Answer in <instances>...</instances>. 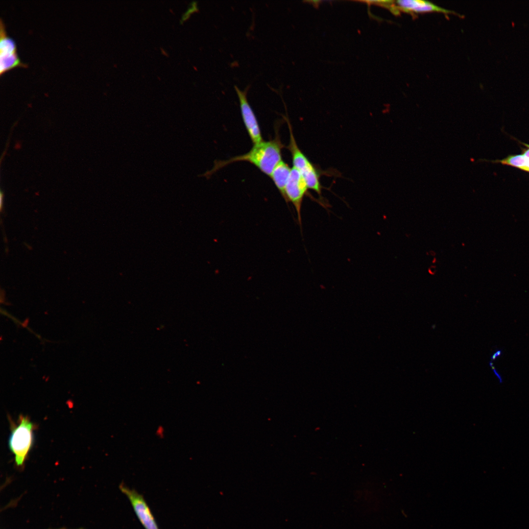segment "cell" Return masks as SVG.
Masks as SVG:
<instances>
[{
  "mask_svg": "<svg viewBox=\"0 0 529 529\" xmlns=\"http://www.w3.org/2000/svg\"><path fill=\"white\" fill-rule=\"evenodd\" d=\"M308 188L301 172L292 168L286 185L285 194L287 204L290 202L293 205L297 214L298 223L301 229V208L304 197L308 193Z\"/></svg>",
  "mask_w": 529,
  "mask_h": 529,
  "instance_id": "5",
  "label": "cell"
},
{
  "mask_svg": "<svg viewBox=\"0 0 529 529\" xmlns=\"http://www.w3.org/2000/svg\"><path fill=\"white\" fill-rule=\"evenodd\" d=\"M235 89L240 101L242 119L250 139L254 144L261 142L263 139L260 127L247 98L248 87L243 91L236 86H235Z\"/></svg>",
  "mask_w": 529,
  "mask_h": 529,
  "instance_id": "6",
  "label": "cell"
},
{
  "mask_svg": "<svg viewBox=\"0 0 529 529\" xmlns=\"http://www.w3.org/2000/svg\"><path fill=\"white\" fill-rule=\"evenodd\" d=\"M15 67H27L17 53L14 40L7 35L5 25L0 20V75Z\"/></svg>",
  "mask_w": 529,
  "mask_h": 529,
  "instance_id": "4",
  "label": "cell"
},
{
  "mask_svg": "<svg viewBox=\"0 0 529 529\" xmlns=\"http://www.w3.org/2000/svg\"><path fill=\"white\" fill-rule=\"evenodd\" d=\"M3 193H2V192H0V209L1 210L2 209V205L3 197Z\"/></svg>",
  "mask_w": 529,
  "mask_h": 529,
  "instance_id": "14",
  "label": "cell"
},
{
  "mask_svg": "<svg viewBox=\"0 0 529 529\" xmlns=\"http://www.w3.org/2000/svg\"><path fill=\"white\" fill-rule=\"evenodd\" d=\"M284 147L279 135L267 141H263L254 144L247 153L223 161H216L213 168L206 173V176L212 174L230 165L237 162H247L254 165L263 173L270 176L277 165L281 161L282 151Z\"/></svg>",
  "mask_w": 529,
  "mask_h": 529,
  "instance_id": "1",
  "label": "cell"
},
{
  "mask_svg": "<svg viewBox=\"0 0 529 529\" xmlns=\"http://www.w3.org/2000/svg\"><path fill=\"white\" fill-rule=\"evenodd\" d=\"M9 438V448L15 456L18 467H23L33 443V431L35 425L27 416L20 415L18 424L11 423Z\"/></svg>",
  "mask_w": 529,
  "mask_h": 529,
  "instance_id": "2",
  "label": "cell"
},
{
  "mask_svg": "<svg viewBox=\"0 0 529 529\" xmlns=\"http://www.w3.org/2000/svg\"><path fill=\"white\" fill-rule=\"evenodd\" d=\"M397 7L407 13H424L436 12L444 14L454 13L450 10L443 8L428 1L421 0H399L396 1Z\"/></svg>",
  "mask_w": 529,
  "mask_h": 529,
  "instance_id": "7",
  "label": "cell"
},
{
  "mask_svg": "<svg viewBox=\"0 0 529 529\" xmlns=\"http://www.w3.org/2000/svg\"><path fill=\"white\" fill-rule=\"evenodd\" d=\"M291 168L287 163L282 160L275 167L270 176L287 203L285 189Z\"/></svg>",
  "mask_w": 529,
  "mask_h": 529,
  "instance_id": "9",
  "label": "cell"
},
{
  "mask_svg": "<svg viewBox=\"0 0 529 529\" xmlns=\"http://www.w3.org/2000/svg\"><path fill=\"white\" fill-rule=\"evenodd\" d=\"M501 354H502V351H501V350H498V351H496V352H495V353H494V354H493V355H492V357H491V360H492V361H494V360H495V359H496V358H497V357H498L500 356L501 355Z\"/></svg>",
  "mask_w": 529,
  "mask_h": 529,
  "instance_id": "13",
  "label": "cell"
},
{
  "mask_svg": "<svg viewBox=\"0 0 529 529\" xmlns=\"http://www.w3.org/2000/svg\"><path fill=\"white\" fill-rule=\"evenodd\" d=\"M309 189L314 191L320 197L322 186L320 182L319 174L313 165L301 173Z\"/></svg>",
  "mask_w": 529,
  "mask_h": 529,
  "instance_id": "10",
  "label": "cell"
},
{
  "mask_svg": "<svg viewBox=\"0 0 529 529\" xmlns=\"http://www.w3.org/2000/svg\"><path fill=\"white\" fill-rule=\"evenodd\" d=\"M66 529V528H61V529Z\"/></svg>",
  "mask_w": 529,
  "mask_h": 529,
  "instance_id": "15",
  "label": "cell"
},
{
  "mask_svg": "<svg viewBox=\"0 0 529 529\" xmlns=\"http://www.w3.org/2000/svg\"><path fill=\"white\" fill-rule=\"evenodd\" d=\"M494 162L515 167L527 171L528 160L523 154L510 155L502 160H497Z\"/></svg>",
  "mask_w": 529,
  "mask_h": 529,
  "instance_id": "11",
  "label": "cell"
},
{
  "mask_svg": "<svg viewBox=\"0 0 529 529\" xmlns=\"http://www.w3.org/2000/svg\"><path fill=\"white\" fill-rule=\"evenodd\" d=\"M284 118L288 124L289 132V142L287 147L289 150L291 155L292 167L302 173L313 164L302 152L297 145L289 119L287 117H284Z\"/></svg>",
  "mask_w": 529,
  "mask_h": 529,
  "instance_id": "8",
  "label": "cell"
},
{
  "mask_svg": "<svg viewBox=\"0 0 529 529\" xmlns=\"http://www.w3.org/2000/svg\"><path fill=\"white\" fill-rule=\"evenodd\" d=\"M120 490L126 496L141 524L145 529H159L156 520L144 496L134 489L126 486L123 482Z\"/></svg>",
  "mask_w": 529,
  "mask_h": 529,
  "instance_id": "3",
  "label": "cell"
},
{
  "mask_svg": "<svg viewBox=\"0 0 529 529\" xmlns=\"http://www.w3.org/2000/svg\"><path fill=\"white\" fill-rule=\"evenodd\" d=\"M196 8H197L196 4L195 3L194 4H191V6L188 9V10L186 11V12L185 13V14H184V15L182 16V18L181 21H183V22L185 21L188 18V16L191 13H192L193 11H195V10H193L195 9Z\"/></svg>",
  "mask_w": 529,
  "mask_h": 529,
  "instance_id": "12",
  "label": "cell"
}]
</instances>
